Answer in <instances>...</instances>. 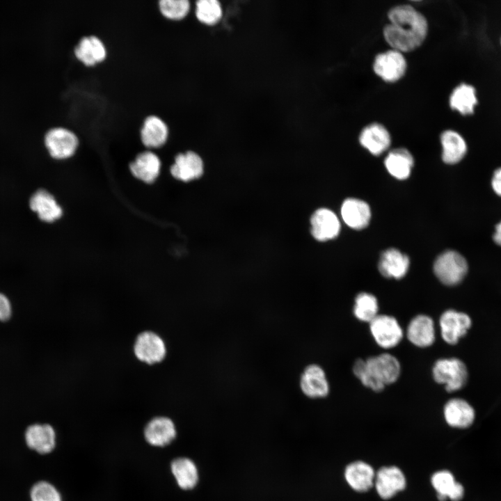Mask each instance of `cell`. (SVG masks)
<instances>
[{
	"label": "cell",
	"instance_id": "cell-32",
	"mask_svg": "<svg viewBox=\"0 0 501 501\" xmlns=\"http://www.w3.org/2000/svg\"><path fill=\"white\" fill-rule=\"evenodd\" d=\"M189 0H159L157 9L160 15L168 21H180L184 19L191 10Z\"/></svg>",
	"mask_w": 501,
	"mask_h": 501
},
{
	"label": "cell",
	"instance_id": "cell-6",
	"mask_svg": "<svg viewBox=\"0 0 501 501\" xmlns=\"http://www.w3.org/2000/svg\"><path fill=\"white\" fill-rule=\"evenodd\" d=\"M432 374L436 382L445 384L448 392L461 388L468 378L466 365L462 361L454 358L437 360L434 365Z\"/></svg>",
	"mask_w": 501,
	"mask_h": 501
},
{
	"label": "cell",
	"instance_id": "cell-20",
	"mask_svg": "<svg viewBox=\"0 0 501 501\" xmlns=\"http://www.w3.org/2000/svg\"><path fill=\"white\" fill-rule=\"evenodd\" d=\"M29 207L45 222L51 223L60 218L63 214L54 197L45 189L36 191L30 198Z\"/></svg>",
	"mask_w": 501,
	"mask_h": 501
},
{
	"label": "cell",
	"instance_id": "cell-22",
	"mask_svg": "<svg viewBox=\"0 0 501 501\" xmlns=\"http://www.w3.org/2000/svg\"><path fill=\"white\" fill-rule=\"evenodd\" d=\"M430 481L440 501H445L447 499L459 501L463 496V486L455 481L452 473L448 470H442L434 472Z\"/></svg>",
	"mask_w": 501,
	"mask_h": 501
},
{
	"label": "cell",
	"instance_id": "cell-11",
	"mask_svg": "<svg viewBox=\"0 0 501 501\" xmlns=\"http://www.w3.org/2000/svg\"><path fill=\"white\" fill-rule=\"evenodd\" d=\"M24 437L27 447L40 454L50 453L56 446V431L48 423L29 424L24 431Z\"/></svg>",
	"mask_w": 501,
	"mask_h": 501
},
{
	"label": "cell",
	"instance_id": "cell-27",
	"mask_svg": "<svg viewBox=\"0 0 501 501\" xmlns=\"http://www.w3.org/2000/svg\"><path fill=\"white\" fill-rule=\"evenodd\" d=\"M444 417L450 426L466 428L472 423L475 412L471 406L466 401L453 399L445 404Z\"/></svg>",
	"mask_w": 501,
	"mask_h": 501
},
{
	"label": "cell",
	"instance_id": "cell-23",
	"mask_svg": "<svg viewBox=\"0 0 501 501\" xmlns=\"http://www.w3.org/2000/svg\"><path fill=\"white\" fill-rule=\"evenodd\" d=\"M409 267V259L395 248H389L381 255L379 270L385 278L400 279L407 273Z\"/></svg>",
	"mask_w": 501,
	"mask_h": 501
},
{
	"label": "cell",
	"instance_id": "cell-3",
	"mask_svg": "<svg viewBox=\"0 0 501 501\" xmlns=\"http://www.w3.org/2000/svg\"><path fill=\"white\" fill-rule=\"evenodd\" d=\"M44 143L49 155L58 160L72 157L79 146L76 132L65 126L53 127L45 134Z\"/></svg>",
	"mask_w": 501,
	"mask_h": 501
},
{
	"label": "cell",
	"instance_id": "cell-17",
	"mask_svg": "<svg viewBox=\"0 0 501 501\" xmlns=\"http://www.w3.org/2000/svg\"><path fill=\"white\" fill-rule=\"evenodd\" d=\"M176 435V427L173 421L165 416L153 418L144 429L145 440L154 446L168 445L175 438Z\"/></svg>",
	"mask_w": 501,
	"mask_h": 501
},
{
	"label": "cell",
	"instance_id": "cell-24",
	"mask_svg": "<svg viewBox=\"0 0 501 501\" xmlns=\"http://www.w3.org/2000/svg\"><path fill=\"white\" fill-rule=\"evenodd\" d=\"M341 215L348 226L360 230L368 225L371 212L367 202L357 198H348L342 205Z\"/></svg>",
	"mask_w": 501,
	"mask_h": 501
},
{
	"label": "cell",
	"instance_id": "cell-36",
	"mask_svg": "<svg viewBox=\"0 0 501 501\" xmlns=\"http://www.w3.org/2000/svg\"><path fill=\"white\" fill-rule=\"evenodd\" d=\"M492 186L495 192L501 196V168L494 173L492 179Z\"/></svg>",
	"mask_w": 501,
	"mask_h": 501
},
{
	"label": "cell",
	"instance_id": "cell-26",
	"mask_svg": "<svg viewBox=\"0 0 501 501\" xmlns=\"http://www.w3.org/2000/svg\"><path fill=\"white\" fill-rule=\"evenodd\" d=\"M170 469L178 486L183 490L194 488L199 480V472L195 462L187 457L175 459Z\"/></svg>",
	"mask_w": 501,
	"mask_h": 501
},
{
	"label": "cell",
	"instance_id": "cell-1",
	"mask_svg": "<svg viewBox=\"0 0 501 501\" xmlns=\"http://www.w3.org/2000/svg\"><path fill=\"white\" fill-rule=\"evenodd\" d=\"M390 23L384 27L385 40L399 51H408L424 41L428 29L425 17L410 5H400L388 13Z\"/></svg>",
	"mask_w": 501,
	"mask_h": 501
},
{
	"label": "cell",
	"instance_id": "cell-19",
	"mask_svg": "<svg viewBox=\"0 0 501 501\" xmlns=\"http://www.w3.org/2000/svg\"><path fill=\"white\" fill-rule=\"evenodd\" d=\"M161 166L159 156L153 151L147 150L136 155L130 163L129 169L136 178L150 184L155 181L159 176Z\"/></svg>",
	"mask_w": 501,
	"mask_h": 501
},
{
	"label": "cell",
	"instance_id": "cell-7",
	"mask_svg": "<svg viewBox=\"0 0 501 501\" xmlns=\"http://www.w3.org/2000/svg\"><path fill=\"white\" fill-rule=\"evenodd\" d=\"M468 264L465 258L454 250H447L440 254L434 264L436 277L447 285L459 283L466 276Z\"/></svg>",
	"mask_w": 501,
	"mask_h": 501
},
{
	"label": "cell",
	"instance_id": "cell-13",
	"mask_svg": "<svg viewBox=\"0 0 501 501\" xmlns=\"http://www.w3.org/2000/svg\"><path fill=\"white\" fill-rule=\"evenodd\" d=\"M406 62L401 51L392 49L378 54L374 62L375 73L388 82L399 79L405 73Z\"/></svg>",
	"mask_w": 501,
	"mask_h": 501
},
{
	"label": "cell",
	"instance_id": "cell-30",
	"mask_svg": "<svg viewBox=\"0 0 501 501\" xmlns=\"http://www.w3.org/2000/svg\"><path fill=\"white\" fill-rule=\"evenodd\" d=\"M477 103L475 88L466 84H461L456 87L450 98V106L462 114L473 113Z\"/></svg>",
	"mask_w": 501,
	"mask_h": 501
},
{
	"label": "cell",
	"instance_id": "cell-16",
	"mask_svg": "<svg viewBox=\"0 0 501 501\" xmlns=\"http://www.w3.org/2000/svg\"><path fill=\"white\" fill-rule=\"evenodd\" d=\"M311 234L320 241L335 238L340 230V223L336 214L326 208L316 210L310 218Z\"/></svg>",
	"mask_w": 501,
	"mask_h": 501
},
{
	"label": "cell",
	"instance_id": "cell-34",
	"mask_svg": "<svg viewBox=\"0 0 501 501\" xmlns=\"http://www.w3.org/2000/svg\"><path fill=\"white\" fill-rule=\"evenodd\" d=\"M29 497L31 501H62L56 488L45 481L34 484L30 489Z\"/></svg>",
	"mask_w": 501,
	"mask_h": 501
},
{
	"label": "cell",
	"instance_id": "cell-12",
	"mask_svg": "<svg viewBox=\"0 0 501 501\" xmlns=\"http://www.w3.org/2000/svg\"><path fill=\"white\" fill-rule=\"evenodd\" d=\"M299 386L302 393L310 399H320L329 393V383L323 368L317 364L306 366L301 373Z\"/></svg>",
	"mask_w": 501,
	"mask_h": 501
},
{
	"label": "cell",
	"instance_id": "cell-8",
	"mask_svg": "<svg viewBox=\"0 0 501 501\" xmlns=\"http://www.w3.org/2000/svg\"><path fill=\"white\" fill-rule=\"evenodd\" d=\"M407 482L404 472L396 466L380 468L375 475L374 488L383 500H389L404 491Z\"/></svg>",
	"mask_w": 501,
	"mask_h": 501
},
{
	"label": "cell",
	"instance_id": "cell-10",
	"mask_svg": "<svg viewBox=\"0 0 501 501\" xmlns=\"http://www.w3.org/2000/svg\"><path fill=\"white\" fill-rule=\"evenodd\" d=\"M142 144L150 149L159 148L166 144L170 135V127L161 116L150 113L146 115L138 129Z\"/></svg>",
	"mask_w": 501,
	"mask_h": 501
},
{
	"label": "cell",
	"instance_id": "cell-31",
	"mask_svg": "<svg viewBox=\"0 0 501 501\" xmlns=\"http://www.w3.org/2000/svg\"><path fill=\"white\" fill-rule=\"evenodd\" d=\"M378 311V301L373 294L361 292L356 296L353 312L358 320L369 323L379 315Z\"/></svg>",
	"mask_w": 501,
	"mask_h": 501
},
{
	"label": "cell",
	"instance_id": "cell-21",
	"mask_svg": "<svg viewBox=\"0 0 501 501\" xmlns=\"http://www.w3.org/2000/svg\"><path fill=\"white\" fill-rule=\"evenodd\" d=\"M406 335L408 340L418 347L431 346L435 340V329L432 319L418 315L409 322Z\"/></svg>",
	"mask_w": 501,
	"mask_h": 501
},
{
	"label": "cell",
	"instance_id": "cell-25",
	"mask_svg": "<svg viewBox=\"0 0 501 501\" xmlns=\"http://www.w3.org/2000/svg\"><path fill=\"white\" fill-rule=\"evenodd\" d=\"M359 141L372 154L379 155L388 148L390 136L384 126L372 123L362 130Z\"/></svg>",
	"mask_w": 501,
	"mask_h": 501
},
{
	"label": "cell",
	"instance_id": "cell-2",
	"mask_svg": "<svg viewBox=\"0 0 501 501\" xmlns=\"http://www.w3.org/2000/svg\"><path fill=\"white\" fill-rule=\"evenodd\" d=\"M353 372L363 385L381 392L385 385L398 379L401 365L395 356L385 353L366 360L358 359L353 364Z\"/></svg>",
	"mask_w": 501,
	"mask_h": 501
},
{
	"label": "cell",
	"instance_id": "cell-29",
	"mask_svg": "<svg viewBox=\"0 0 501 501\" xmlns=\"http://www.w3.org/2000/svg\"><path fill=\"white\" fill-rule=\"evenodd\" d=\"M443 146L442 159L448 164H454L462 159L467 151L466 141L456 132L446 130L440 136Z\"/></svg>",
	"mask_w": 501,
	"mask_h": 501
},
{
	"label": "cell",
	"instance_id": "cell-15",
	"mask_svg": "<svg viewBox=\"0 0 501 501\" xmlns=\"http://www.w3.org/2000/svg\"><path fill=\"white\" fill-rule=\"evenodd\" d=\"M376 471L368 463L355 461L349 463L344 472V479L354 491L365 493L374 487Z\"/></svg>",
	"mask_w": 501,
	"mask_h": 501
},
{
	"label": "cell",
	"instance_id": "cell-4",
	"mask_svg": "<svg viewBox=\"0 0 501 501\" xmlns=\"http://www.w3.org/2000/svg\"><path fill=\"white\" fill-rule=\"evenodd\" d=\"M108 54L105 42L95 33L81 36L72 48L74 58L86 67L102 64L106 60Z\"/></svg>",
	"mask_w": 501,
	"mask_h": 501
},
{
	"label": "cell",
	"instance_id": "cell-33",
	"mask_svg": "<svg viewBox=\"0 0 501 501\" xmlns=\"http://www.w3.org/2000/svg\"><path fill=\"white\" fill-rule=\"evenodd\" d=\"M195 15L200 22L214 25L222 17V6L218 0H198L196 2Z\"/></svg>",
	"mask_w": 501,
	"mask_h": 501
},
{
	"label": "cell",
	"instance_id": "cell-5",
	"mask_svg": "<svg viewBox=\"0 0 501 501\" xmlns=\"http://www.w3.org/2000/svg\"><path fill=\"white\" fill-rule=\"evenodd\" d=\"M133 351L140 362L152 365L162 362L167 354L163 338L152 331H144L135 338Z\"/></svg>",
	"mask_w": 501,
	"mask_h": 501
},
{
	"label": "cell",
	"instance_id": "cell-37",
	"mask_svg": "<svg viewBox=\"0 0 501 501\" xmlns=\"http://www.w3.org/2000/svg\"><path fill=\"white\" fill-rule=\"evenodd\" d=\"M493 239L496 244L501 246V222H500L495 228V232L493 235Z\"/></svg>",
	"mask_w": 501,
	"mask_h": 501
},
{
	"label": "cell",
	"instance_id": "cell-14",
	"mask_svg": "<svg viewBox=\"0 0 501 501\" xmlns=\"http://www.w3.org/2000/svg\"><path fill=\"white\" fill-rule=\"evenodd\" d=\"M204 164L196 152L189 150L177 154L170 167L171 175L182 182H190L202 176Z\"/></svg>",
	"mask_w": 501,
	"mask_h": 501
},
{
	"label": "cell",
	"instance_id": "cell-18",
	"mask_svg": "<svg viewBox=\"0 0 501 501\" xmlns=\"http://www.w3.org/2000/svg\"><path fill=\"white\" fill-rule=\"evenodd\" d=\"M471 320L465 313L450 310L440 318L443 339L450 344H456L470 327Z\"/></svg>",
	"mask_w": 501,
	"mask_h": 501
},
{
	"label": "cell",
	"instance_id": "cell-28",
	"mask_svg": "<svg viewBox=\"0 0 501 501\" xmlns=\"http://www.w3.org/2000/svg\"><path fill=\"white\" fill-rule=\"evenodd\" d=\"M413 161V156L408 150L400 148L391 150L385 157L384 164L391 175L404 180L408 177Z\"/></svg>",
	"mask_w": 501,
	"mask_h": 501
},
{
	"label": "cell",
	"instance_id": "cell-9",
	"mask_svg": "<svg viewBox=\"0 0 501 501\" xmlns=\"http://www.w3.org/2000/svg\"><path fill=\"white\" fill-rule=\"evenodd\" d=\"M370 332L378 345L390 349L397 346L403 337L397 320L387 315H378L369 322Z\"/></svg>",
	"mask_w": 501,
	"mask_h": 501
},
{
	"label": "cell",
	"instance_id": "cell-35",
	"mask_svg": "<svg viewBox=\"0 0 501 501\" xmlns=\"http://www.w3.org/2000/svg\"><path fill=\"white\" fill-rule=\"evenodd\" d=\"M14 315V306L10 297L0 292V323L9 322Z\"/></svg>",
	"mask_w": 501,
	"mask_h": 501
}]
</instances>
